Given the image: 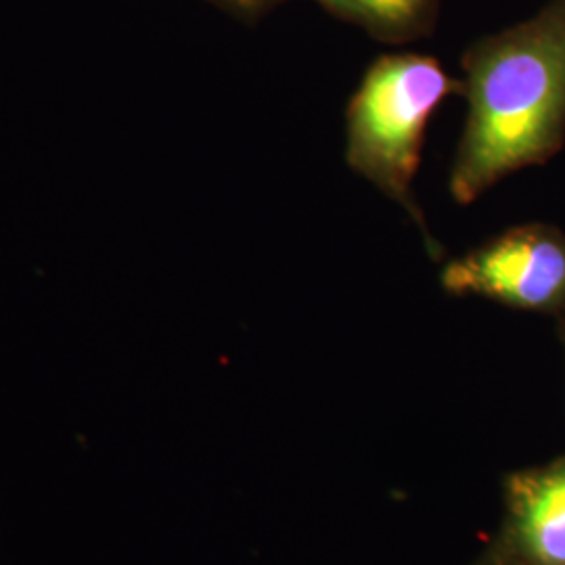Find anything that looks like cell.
Instances as JSON below:
<instances>
[{
  "label": "cell",
  "mask_w": 565,
  "mask_h": 565,
  "mask_svg": "<svg viewBox=\"0 0 565 565\" xmlns=\"http://www.w3.org/2000/svg\"><path fill=\"white\" fill-rule=\"evenodd\" d=\"M333 15L364 28L382 42L415 41L431 32L438 0H317Z\"/></svg>",
  "instance_id": "5b68a950"
},
{
  "label": "cell",
  "mask_w": 565,
  "mask_h": 565,
  "mask_svg": "<svg viewBox=\"0 0 565 565\" xmlns=\"http://www.w3.org/2000/svg\"><path fill=\"white\" fill-rule=\"evenodd\" d=\"M212 2L231 11L233 15H239L243 20H256L268 9L281 4L285 0H212Z\"/></svg>",
  "instance_id": "8992f818"
},
{
  "label": "cell",
  "mask_w": 565,
  "mask_h": 565,
  "mask_svg": "<svg viewBox=\"0 0 565 565\" xmlns=\"http://www.w3.org/2000/svg\"><path fill=\"white\" fill-rule=\"evenodd\" d=\"M461 65L469 111L448 186L467 205L564 142L565 0L471 44Z\"/></svg>",
  "instance_id": "6da1fadb"
},
{
  "label": "cell",
  "mask_w": 565,
  "mask_h": 565,
  "mask_svg": "<svg viewBox=\"0 0 565 565\" xmlns=\"http://www.w3.org/2000/svg\"><path fill=\"white\" fill-rule=\"evenodd\" d=\"M452 95H463V81L450 78L436 57L382 55L364 72L345 111V162L403 205L434 260L443 258V247L429 235L413 181L429 118Z\"/></svg>",
  "instance_id": "7a4b0ae2"
},
{
  "label": "cell",
  "mask_w": 565,
  "mask_h": 565,
  "mask_svg": "<svg viewBox=\"0 0 565 565\" xmlns=\"http://www.w3.org/2000/svg\"><path fill=\"white\" fill-rule=\"evenodd\" d=\"M513 515L525 553L541 565H565V467L520 478Z\"/></svg>",
  "instance_id": "277c9868"
},
{
  "label": "cell",
  "mask_w": 565,
  "mask_h": 565,
  "mask_svg": "<svg viewBox=\"0 0 565 565\" xmlns=\"http://www.w3.org/2000/svg\"><path fill=\"white\" fill-rule=\"evenodd\" d=\"M452 296H480L522 310L565 302V237L545 224L511 228L443 268Z\"/></svg>",
  "instance_id": "3957f363"
}]
</instances>
